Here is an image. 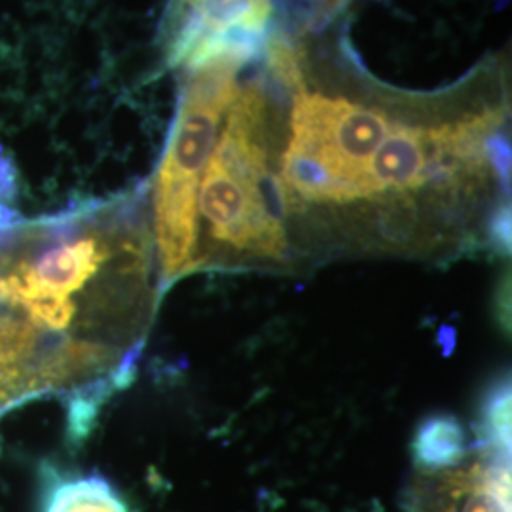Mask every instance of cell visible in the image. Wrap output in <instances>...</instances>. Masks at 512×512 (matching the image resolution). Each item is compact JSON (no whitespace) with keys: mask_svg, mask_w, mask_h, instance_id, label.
Returning <instances> with one entry per match:
<instances>
[{"mask_svg":"<svg viewBox=\"0 0 512 512\" xmlns=\"http://www.w3.org/2000/svg\"><path fill=\"white\" fill-rule=\"evenodd\" d=\"M152 268L145 228L90 203L0 236V304L50 355H141L160 291Z\"/></svg>","mask_w":512,"mask_h":512,"instance_id":"6da1fadb","label":"cell"},{"mask_svg":"<svg viewBox=\"0 0 512 512\" xmlns=\"http://www.w3.org/2000/svg\"><path fill=\"white\" fill-rule=\"evenodd\" d=\"M198 192V272L279 266L289 260L287 203L270 164L268 103L234 95Z\"/></svg>","mask_w":512,"mask_h":512,"instance_id":"7a4b0ae2","label":"cell"},{"mask_svg":"<svg viewBox=\"0 0 512 512\" xmlns=\"http://www.w3.org/2000/svg\"><path fill=\"white\" fill-rule=\"evenodd\" d=\"M393 124L380 107L298 90L277 175L287 211L365 205L370 162Z\"/></svg>","mask_w":512,"mask_h":512,"instance_id":"3957f363","label":"cell"},{"mask_svg":"<svg viewBox=\"0 0 512 512\" xmlns=\"http://www.w3.org/2000/svg\"><path fill=\"white\" fill-rule=\"evenodd\" d=\"M232 61L196 69L186 90L154 188V236L160 293L198 272V192L203 169L219 137L222 116L238 92Z\"/></svg>","mask_w":512,"mask_h":512,"instance_id":"277c9868","label":"cell"},{"mask_svg":"<svg viewBox=\"0 0 512 512\" xmlns=\"http://www.w3.org/2000/svg\"><path fill=\"white\" fill-rule=\"evenodd\" d=\"M473 450L454 469L418 473L403 512H511V450Z\"/></svg>","mask_w":512,"mask_h":512,"instance_id":"5b68a950","label":"cell"},{"mask_svg":"<svg viewBox=\"0 0 512 512\" xmlns=\"http://www.w3.org/2000/svg\"><path fill=\"white\" fill-rule=\"evenodd\" d=\"M40 512H129V507L105 476L73 475L44 463Z\"/></svg>","mask_w":512,"mask_h":512,"instance_id":"8992f818","label":"cell"},{"mask_svg":"<svg viewBox=\"0 0 512 512\" xmlns=\"http://www.w3.org/2000/svg\"><path fill=\"white\" fill-rule=\"evenodd\" d=\"M473 454V444L454 414H431L418 423L412 439V458L418 473L454 469Z\"/></svg>","mask_w":512,"mask_h":512,"instance_id":"52a82bcc","label":"cell"},{"mask_svg":"<svg viewBox=\"0 0 512 512\" xmlns=\"http://www.w3.org/2000/svg\"><path fill=\"white\" fill-rule=\"evenodd\" d=\"M475 448L511 450V382L499 380L480 403L475 427Z\"/></svg>","mask_w":512,"mask_h":512,"instance_id":"ba28073f","label":"cell"},{"mask_svg":"<svg viewBox=\"0 0 512 512\" xmlns=\"http://www.w3.org/2000/svg\"><path fill=\"white\" fill-rule=\"evenodd\" d=\"M18 403L14 391L8 387L6 380L0 376V410L6 408V406H12V404Z\"/></svg>","mask_w":512,"mask_h":512,"instance_id":"9c48e42d","label":"cell"}]
</instances>
